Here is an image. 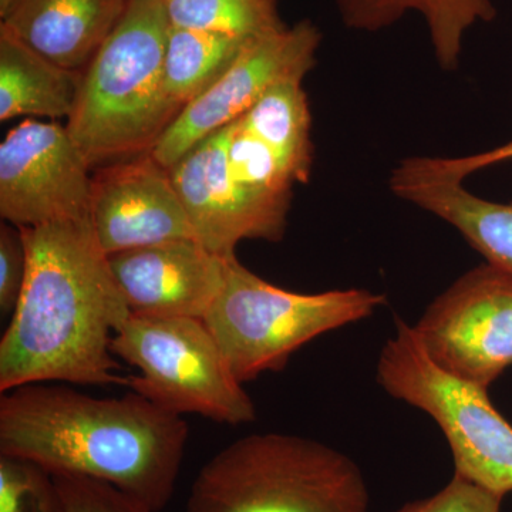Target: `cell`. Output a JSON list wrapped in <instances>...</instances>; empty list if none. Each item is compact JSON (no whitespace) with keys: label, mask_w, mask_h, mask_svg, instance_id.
I'll use <instances>...</instances> for the list:
<instances>
[{"label":"cell","mask_w":512,"mask_h":512,"mask_svg":"<svg viewBox=\"0 0 512 512\" xmlns=\"http://www.w3.org/2000/svg\"><path fill=\"white\" fill-rule=\"evenodd\" d=\"M0 512H66L55 477L26 458L0 454Z\"/></svg>","instance_id":"22"},{"label":"cell","mask_w":512,"mask_h":512,"mask_svg":"<svg viewBox=\"0 0 512 512\" xmlns=\"http://www.w3.org/2000/svg\"><path fill=\"white\" fill-rule=\"evenodd\" d=\"M66 512H154L113 485L72 474H53Z\"/></svg>","instance_id":"23"},{"label":"cell","mask_w":512,"mask_h":512,"mask_svg":"<svg viewBox=\"0 0 512 512\" xmlns=\"http://www.w3.org/2000/svg\"><path fill=\"white\" fill-rule=\"evenodd\" d=\"M414 330L441 369L488 390L512 366V275L488 264L471 269Z\"/></svg>","instance_id":"8"},{"label":"cell","mask_w":512,"mask_h":512,"mask_svg":"<svg viewBox=\"0 0 512 512\" xmlns=\"http://www.w3.org/2000/svg\"><path fill=\"white\" fill-rule=\"evenodd\" d=\"M229 258L184 238L109 255V264L131 315L204 319Z\"/></svg>","instance_id":"12"},{"label":"cell","mask_w":512,"mask_h":512,"mask_svg":"<svg viewBox=\"0 0 512 512\" xmlns=\"http://www.w3.org/2000/svg\"><path fill=\"white\" fill-rule=\"evenodd\" d=\"M386 296L367 289L296 293L269 284L229 258L220 295L204 320L242 384L284 369L293 353L323 333L372 316Z\"/></svg>","instance_id":"5"},{"label":"cell","mask_w":512,"mask_h":512,"mask_svg":"<svg viewBox=\"0 0 512 512\" xmlns=\"http://www.w3.org/2000/svg\"><path fill=\"white\" fill-rule=\"evenodd\" d=\"M165 0H133L82 72L67 130L90 167L150 153L181 113L164 80Z\"/></svg>","instance_id":"3"},{"label":"cell","mask_w":512,"mask_h":512,"mask_svg":"<svg viewBox=\"0 0 512 512\" xmlns=\"http://www.w3.org/2000/svg\"><path fill=\"white\" fill-rule=\"evenodd\" d=\"M90 222L106 255L195 239L170 171L150 153L110 163L94 175Z\"/></svg>","instance_id":"11"},{"label":"cell","mask_w":512,"mask_h":512,"mask_svg":"<svg viewBox=\"0 0 512 512\" xmlns=\"http://www.w3.org/2000/svg\"><path fill=\"white\" fill-rule=\"evenodd\" d=\"M136 367L127 386L168 412L217 423H252L256 410L204 320L131 315L111 343Z\"/></svg>","instance_id":"7"},{"label":"cell","mask_w":512,"mask_h":512,"mask_svg":"<svg viewBox=\"0 0 512 512\" xmlns=\"http://www.w3.org/2000/svg\"><path fill=\"white\" fill-rule=\"evenodd\" d=\"M90 164L66 126L22 121L0 144V215L16 227L90 220Z\"/></svg>","instance_id":"10"},{"label":"cell","mask_w":512,"mask_h":512,"mask_svg":"<svg viewBox=\"0 0 512 512\" xmlns=\"http://www.w3.org/2000/svg\"><path fill=\"white\" fill-rule=\"evenodd\" d=\"M165 6L173 26L210 30L249 42L286 26L278 0H165Z\"/></svg>","instance_id":"21"},{"label":"cell","mask_w":512,"mask_h":512,"mask_svg":"<svg viewBox=\"0 0 512 512\" xmlns=\"http://www.w3.org/2000/svg\"><path fill=\"white\" fill-rule=\"evenodd\" d=\"M239 121L274 151L296 183H308L313 165L312 117L301 80L276 83Z\"/></svg>","instance_id":"19"},{"label":"cell","mask_w":512,"mask_h":512,"mask_svg":"<svg viewBox=\"0 0 512 512\" xmlns=\"http://www.w3.org/2000/svg\"><path fill=\"white\" fill-rule=\"evenodd\" d=\"M346 28L375 33L390 28L407 13H419L427 26L437 63L456 70L464 40L478 23L497 16L493 0H335Z\"/></svg>","instance_id":"16"},{"label":"cell","mask_w":512,"mask_h":512,"mask_svg":"<svg viewBox=\"0 0 512 512\" xmlns=\"http://www.w3.org/2000/svg\"><path fill=\"white\" fill-rule=\"evenodd\" d=\"M10 2H12V0H0V12L8 8Z\"/></svg>","instance_id":"27"},{"label":"cell","mask_w":512,"mask_h":512,"mask_svg":"<svg viewBox=\"0 0 512 512\" xmlns=\"http://www.w3.org/2000/svg\"><path fill=\"white\" fill-rule=\"evenodd\" d=\"M185 512H369V493L355 461L335 448L261 433L210 458Z\"/></svg>","instance_id":"4"},{"label":"cell","mask_w":512,"mask_h":512,"mask_svg":"<svg viewBox=\"0 0 512 512\" xmlns=\"http://www.w3.org/2000/svg\"><path fill=\"white\" fill-rule=\"evenodd\" d=\"M133 0H12L0 28L70 70L83 72Z\"/></svg>","instance_id":"15"},{"label":"cell","mask_w":512,"mask_h":512,"mask_svg":"<svg viewBox=\"0 0 512 512\" xmlns=\"http://www.w3.org/2000/svg\"><path fill=\"white\" fill-rule=\"evenodd\" d=\"M322 33L311 20L255 40L207 92L181 110L151 156L170 170L204 138L239 117L276 83L305 79L316 64Z\"/></svg>","instance_id":"9"},{"label":"cell","mask_w":512,"mask_h":512,"mask_svg":"<svg viewBox=\"0 0 512 512\" xmlns=\"http://www.w3.org/2000/svg\"><path fill=\"white\" fill-rule=\"evenodd\" d=\"M20 228L28 278L0 339V392L33 383L127 386L111 343L131 311L92 222Z\"/></svg>","instance_id":"1"},{"label":"cell","mask_w":512,"mask_h":512,"mask_svg":"<svg viewBox=\"0 0 512 512\" xmlns=\"http://www.w3.org/2000/svg\"><path fill=\"white\" fill-rule=\"evenodd\" d=\"M228 171L254 224L256 237L278 242L284 238L292 191L296 183L274 151L248 133L241 121L231 124Z\"/></svg>","instance_id":"18"},{"label":"cell","mask_w":512,"mask_h":512,"mask_svg":"<svg viewBox=\"0 0 512 512\" xmlns=\"http://www.w3.org/2000/svg\"><path fill=\"white\" fill-rule=\"evenodd\" d=\"M441 164L448 173L453 174L454 177L460 180H466L468 175L477 173V171L484 170V168L491 167V165L505 163V161L512 160V141L490 151H483V153L473 154V156L444 158L440 157Z\"/></svg>","instance_id":"26"},{"label":"cell","mask_w":512,"mask_h":512,"mask_svg":"<svg viewBox=\"0 0 512 512\" xmlns=\"http://www.w3.org/2000/svg\"><path fill=\"white\" fill-rule=\"evenodd\" d=\"M503 498L454 474L439 493L406 504L396 512H501Z\"/></svg>","instance_id":"25"},{"label":"cell","mask_w":512,"mask_h":512,"mask_svg":"<svg viewBox=\"0 0 512 512\" xmlns=\"http://www.w3.org/2000/svg\"><path fill=\"white\" fill-rule=\"evenodd\" d=\"M377 382L394 399L429 414L443 431L458 476L491 493H512V426L487 389L441 369L414 326L396 320L377 362Z\"/></svg>","instance_id":"6"},{"label":"cell","mask_w":512,"mask_h":512,"mask_svg":"<svg viewBox=\"0 0 512 512\" xmlns=\"http://www.w3.org/2000/svg\"><path fill=\"white\" fill-rule=\"evenodd\" d=\"M251 43L224 33L171 25L164 56L168 97L183 110L207 92Z\"/></svg>","instance_id":"20"},{"label":"cell","mask_w":512,"mask_h":512,"mask_svg":"<svg viewBox=\"0 0 512 512\" xmlns=\"http://www.w3.org/2000/svg\"><path fill=\"white\" fill-rule=\"evenodd\" d=\"M393 194L457 229L488 265L512 275V202L477 197L440 157L404 158L392 171Z\"/></svg>","instance_id":"13"},{"label":"cell","mask_w":512,"mask_h":512,"mask_svg":"<svg viewBox=\"0 0 512 512\" xmlns=\"http://www.w3.org/2000/svg\"><path fill=\"white\" fill-rule=\"evenodd\" d=\"M82 86V72L40 55L0 28V121L16 117L69 119Z\"/></svg>","instance_id":"17"},{"label":"cell","mask_w":512,"mask_h":512,"mask_svg":"<svg viewBox=\"0 0 512 512\" xmlns=\"http://www.w3.org/2000/svg\"><path fill=\"white\" fill-rule=\"evenodd\" d=\"M231 124L204 138L168 170L195 239L225 258L235 256L239 242L258 239L228 171Z\"/></svg>","instance_id":"14"},{"label":"cell","mask_w":512,"mask_h":512,"mask_svg":"<svg viewBox=\"0 0 512 512\" xmlns=\"http://www.w3.org/2000/svg\"><path fill=\"white\" fill-rule=\"evenodd\" d=\"M188 436L183 416L133 390L101 399L66 383H33L0 399V454L103 481L154 512L173 497Z\"/></svg>","instance_id":"2"},{"label":"cell","mask_w":512,"mask_h":512,"mask_svg":"<svg viewBox=\"0 0 512 512\" xmlns=\"http://www.w3.org/2000/svg\"><path fill=\"white\" fill-rule=\"evenodd\" d=\"M29 254L22 228L3 222L0 227V312L12 316L28 278Z\"/></svg>","instance_id":"24"}]
</instances>
